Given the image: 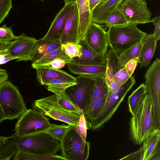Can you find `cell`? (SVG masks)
Returning <instances> with one entry per match:
<instances>
[{"instance_id": "cell-1", "label": "cell", "mask_w": 160, "mask_h": 160, "mask_svg": "<svg viewBox=\"0 0 160 160\" xmlns=\"http://www.w3.org/2000/svg\"><path fill=\"white\" fill-rule=\"evenodd\" d=\"M16 151L21 150L36 155L53 156L60 149V141L45 132L25 136L12 134L8 137Z\"/></svg>"}, {"instance_id": "cell-2", "label": "cell", "mask_w": 160, "mask_h": 160, "mask_svg": "<svg viewBox=\"0 0 160 160\" xmlns=\"http://www.w3.org/2000/svg\"><path fill=\"white\" fill-rule=\"evenodd\" d=\"M129 139L135 145H141L155 129L152 104L149 95L147 94L129 123Z\"/></svg>"}, {"instance_id": "cell-3", "label": "cell", "mask_w": 160, "mask_h": 160, "mask_svg": "<svg viewBox=\"0 0 160 160\" xmlns=\"http://www.w3.org/2000/svg\"><path fill=\"white\" fill-rule=\"evenodd\" d=\"M107 33L109 46L117 55L138 44L148 34L137 24L129 23L112 26Z\"/></svg>"}, {"instance_id": "cell-4", "label": "cell", "mask_w": 160, "mask_h": 160, "mask_svg": "<svg viewBox=\"0 0 160 160\" xmlns=\"http://www.w3.org/2000/svg\"><path fill=\"white\" fill-rule=\"evenodd\" d=\"M0 106L5 120L19 118L27 110L18 88L7 80L0 84Z\"/></svg>"}, {"instance_id": "cell-5", "label": "cell", "mask_w": 160, "mask_h": 160, "mask_svg": "<svg viewBox=\"0 0 160 160\" xmlns=\"http://www.w3.org/2000/svg\"><path fill=\"white\" fill-rule=\"evenodd\" d=\"M135 82V78L132 75L117 91H109L102 110L98 117L90 123L89 127L92 130L100 128L111 119Z\"/></svg>"}, {"instance_id": "cell-6", "label": "cell", "mask_w": 160, "mask_h": 160, "mask_svg": "<svg viewBox=\"0 0 160 160\" xmlns=\"http://www.w3.org/2000/svg\"><path fill=\"white\" fill-rule=\"evenodd\" d=\"M34 106L45 115L72 125L78 123L82 113L64 109L58 103V96L55 94L35 100Z\"/></svg>"}, {"instance_id": "cell-7", "label": "cell", "mask_w": 160, "mask_h": 160, "mask_svg": "<svg viewBox=\"0 0 160 160\" xmlns=\"http://www.w3.org/2000/svg\"><path fill=\"white\" fill-rule=\"evenodd\" d=\"M75 126L60 141L62 156L66 160H87L89 157L90 143L82 139L75 130Z\"/></svg>"}, {"instance_id": "cell-8", "label": "cell", "mask_w": 160, "mask_h": 160, "mask_svg": "<svg viewBox=\"0 0 160 160\" xmlns=\"http://www.w3.org/2000/svg\"><path fill=\"white\" fill-rule=\"evenodd\" d=\"M49 118L34 106L27 109L15 125L14 134L25 136L44 132L50 126Z\"/></svg>"}, {"instance_id": "cell-9", "label": "cell", "mask_w": 160, "mask_h": 160, "mask_svg": "<svg viewBox=\"0 0 160 160\" xmlns=\"http://www.w3.org/2000/svg\"><path fill=\"white\" fill-rule=\"evenodd\" d=\"M144 84L150 96L152 107L153 123L160 124V59L157 58L146 71Z\"/></svg>"}, {"instance_id": "cell-10", "label": "cell", "mask_w": 160, "mask_h": 160, "mask_svg": "<svg viewBox=\"0 0 160 160\" xmlns=\"http://www.w3.org/2000/svg\"><path fill=\"white\" fill-rule=\"evenodd\" d=\"M76 84L65 90L72 102L84 113L91 101L94 84V78L80 75L75 78Z\"/></svg>"}, {"instance_id": "cell-11", "label": "cell", "mask_w": 160, "mask_h": 160, "mask_svg": "<svg viewBox=\"0 0 160 160\" xmlns=\"http://www.w3.org/2000/svg\"><path fill=\"white\" fill-rule=\"evenodd\" d=\"M117 8L127 23L137 25L151 22L152 13L146 0H122Z\"/></svg>"}, {"instance_id": "cell-12", "label": "cell", "mask_w": 160, "mask_h": 160, "mask_svg": "<svg viewBox=\"0 0 160 160\" xmlns=\"http://www.w3.org/2000/svg\"><path fill=\"white\" fill-rule=\"evenodd\" d=\"M35 38L27 36L24 33L9 42L4 48L9 51L17 62L30 60V55L37 41Z\"/></svg>"}, {"instance_id": "cell-13", "label": "cell", "mask_w": 160, "mask_h": 160, "mask_svg": "<svg viewBox=\"0 0 160 160\" xmlns=\"http://www.w3.org/2000/svg\"><path fill=\"white\" fill-rule=\"evenodd\" d=\"M84 40L97 52L101 55H106L109 45L107 32L102 26L92 22Z\"/></svg>"}, {"instance_id": "cell-14", "label": "cell", "mask_w": 160, "mask_h": 160, "mask_svg": "<svg viewBox=\"0 0 160 160\" xmlns=\"http://www.w3.org/2000/svg\"><path fill=\"white\" fill-rule=\"evenodd\" d=\"M79 18L77 6L74 3L68 14L64 24L60 42L79 43Z\"/></svg>"}, {"instance_id": "cell-15", "label": "cell", "mask_w": 160, "mask_h": 160, "mask_svg": "<svg viewBox=\"0 0 160 160\" xmlns=\"http://www.w3.org/2000/svg\"><path fill=\"white\" fill-rule=\"evenodd\" d=\"M73 4L64 5L59 11L51 22L47 33L41 38L42 40L46 41H60L66 19Z\"/></svg>"}, {"instance_id": "cell-16", "label": "cell", "mask_w": 160, "mask_h": 160, "mask_svg": "<svg viewBox=\"0 0 160 160\" xmlns=\"http://www.w3.org/2000/svg\"><path fill=\"white\" fill-rule=\"evenodd\" d=\"M142 143V160H160V129H154Z\"/></svg>"}, {"instance_id": "cell-17", "label": "cell", "mask_w": 160, "mask_h": 160, "mask_svg": "<svg viewBox=\"0 0 160 160\" xmlns=\"http://www.w3.org/2000/svg\"><path fill=\"white\" fill-rule=\"evenodd\" d=\"M81 55L72 58L71 62L96 65H106V55H100L93 49L85 40L80 41Z\"/></svg>"}, {"instance_id": "cell-18", "label": "cell", "mask_w": 160, "mask_h": 160, "mask_svg": "<svg viewBox=\"0 0 160 160\" xmlns=\"http://www.w3.org/2000/svg\"><path fill=\"white\" fill-rule=\"evenodd\" d=\"M79 18L78 36L79 41L85 39L90 24L92 22L89 0H77L76 2Z\"/></svg>"}, {"instance_id": "cell-19", "label": "cell", "mask_w": 160, "mask_h": 160, "mask_svg": "<svg viewBox=\"0 0 160 160\" xmlns=\"http://www.w3.org/2000/svg\"><path fill=\"white\" fill-rule=\"evenodd\" d=\"M35 69L37 79L42 85L46 81L53 79L76 81V78L67 72L60 69L53 68L48 66L40 67Z\"/></svg>"}, {"instance_id": "cell-20", "label": "cell", "mask_w": 160, "mask_h": 160, "mask_svg": "<svg viewBox=\"0 0 160 160\" xmlns=\"http://www.w3.org/2000/svg\"><path fill=\"white\" fill-rule=\"evenodd\" d=\"M122 0H107L102 4L97 5L91 13L92 22L100 25L105 24L108 16Z\"/></svg>"}, {"instance_id": "cell-21", "label": "cell", "mask_w": 160, "mask_h": 160, "mask_svg": "<svg viewBox=\"0 0 160 160\" xmlns=\"http://www.w3.org/2000/svg\"><path fill=\"white\" fill-rule=\"evenodd\" d=\"M143 43L139 57L138 63L141 68L150 63L157 47V41L153 33L148 34L142 40Z\"/></svg>"}, {"instance_id": "cell-22", "label": "cell", "mask_w": 160, "mask_h": 160, "mask_svg": "<svg viewBox=\"0 0 160 160\" xmlns=\"http://www.w3.org/2000/svg\"><path fill=\"white\" fill-rule=\"evenodd\" d=\"M68 70L75 74L84 75L94 78L105 74L106 65H100L70 62L67 64Z\"/></svg>"}, {"instance_id": "cell-23", "label": "cell", "mask_w": 160, "mask_h": 160, "mask_svg": "<svg viewBox=\"0 0 160 160\" xmlns=\"http://www.w3.org/2000/svg\"><path fill=\"white\" fill-rule=\"evenodd\" d=\"M61 44L59 41H46L41 38L38 40L30 55V61L32 63L59 48Z\"/></svg>"}, {"instance_id": "cell-24", "label": "cell", "mask_w": 160, "mask_h": 160, "mask_svg": "<svg viewBox=\"0 0 160 160\" xmlns=\"http://www.w3.org/2000/svg\"><path fill=\"white\" fill-rule=\"evenodd\" d=\"M147 94L144 84L143 83L133 90L129 96L128 108L132 115L134 114Z\"/></svg>"}, {"instance_id": "cell-25", "label": "cell", "mask_w": 160, "mask_h": 160, "mask_svg": "<svg viewBox=\"0 0 160 160\" xmlns=\"http://www.w3.org/2000/svg\"><path fill=\"white\" fill-rule=\"evenodd\" d=\"M142 40L138 44L132 46L122 53L117 55V69H119L123 67L130 60L138 58L142 48Z\"/></svg>"}, {"instance_id": "cell-26", "label": "cell", "mask_w": 160, "mask_h": 160, "mask_svg": "<svg viewBox=\"0 0 160 160\" xmlns=\"http://www.w3.org/2000/svg\"><path fill=\"white\" fill-rule=\"evenodd\" d=\"M117 54L110 48L106 55V72L105 78L108 86L112 81L117 71Z\"/></svg>"}, {"instance_id": "cell-27", "label": "cell", "mask_w": 160, "mask_h": 160, "mask_svg": "<svg viewBox=\"0 0 160 160\" xmlns=\"http://www.w3.org/2000/svg\"><path fill=\"white\" fill-rule=\"evenodd\" d=\"M76 81H70L60 79H53L48 80L43 85L46 86L48 90L57 95L64 91L69 87L76 84Z\"/></svg>"}, {"instance_id": "cell-28", "label": "cell", "mask_w": 160, "mask_h": 160, "mask_svg": "<svg viewBox=\"0 0 160 160\" xmlns=\"http://www.w3.org/2000/svg\"><path fill=\"white\" fill-rule=\"evenodd\" d=\"M107 97L97 99L91 98L90 103L84 113L91 122L96 118L100 113L104 105Z\"/></svg>"}, {"instance_id": "cell-29", "label": "cell", "mask_w": 160, "mask_h": 160, "mask_svg": "<svg viewBox=\"0 0 160 160\" xmlns=\"http://www.w3.org/2000/svg\"><path fill=\"white\" fill-rule=\"evenodd\" d=\"M16 152L8 137L0 136V160H9Z\"/></svg>"}, {"instance_id": "cell-30", "label": "cell", "mask_w": 160, "mask_h": 160, "mask_svg": "<svg viewBox=\"0 0 160 160\" xmlns=\"http://www.w3.org/2000/svg\"><path fill=\"white\" fill-rule=\"evenodd\" d=\"M95 84L92 98L97 99L107 97L109 92V88L106 82L105 75L94 78Z\"/></svg>"}, {"instance_id": "cell-31", "label": "cell", "mask_w": 160, "mask_h": 160, "mask_svg": "<svg viewBox=\"0 0 160 160\" xmlns=\"http://www.w3.org/2000/svg\"><path fill=\"white\" fill-rule=\"evenodd\" d=\"M64 52V51L61 46L32 63L31 67L35 69L40 67L49 65L54 59L60 56Z\"/></svg>"}, {"instance_id": "cell-32", "label": "cell", "mask_w": 160, "mask_h": 160, "mask_svg": "<svg viewBox=\"0 0 160 160\" xmlns=\"http://www.w3.org/2000/svg\"><path fill=\"white\" fill-rule=\"evenodd\" d=\"M65 160L62 156L57 155L56 156H42L35 155L23 152L21 150L16 151L13 160Z\"/></svg>"}, {"instance_id": "cell-33", "label": "cell", "mask_w": 160, "mask_h": 160, "mask_svg": "<svg viewBox=\"0 0 160 160\" xmlns=\"http://www.w3.org/2000/svg\"><path fill=\"white\" fill-rule=\"evenodd\" d=\"M73 126L71 125H66L64 124L57 125L52 123L51 124L50 128L44 132L52 135L60 142L63 139L68 131Z\"/></svg>"}, {"instance_id": "cell-34", "label": "cell", "mask_w": 160, "mask_h": 160, "mask_svg": "<svg viewBox=\"0 0 160 160\" xmlns=\"http://www.w3.org/2000/svg\"><path fill=\"white\" fill-rule=\"evenodd\" d=\"M58 102L64 109L67 110L82 113V112L72 102L65 91L57 94Z\"/></svg>"}, {"instance_id": "cell-35", "label": "cell", "mask_w": 160, "mask_h": 160, "mask_svg": "<svg viewBox=\"0 0 160 160\" xmlns=\"http://www.w3.org/2000/svg\"><path fill=\"white\" fill-rule=\"evenodd\" d=\"M127 23L123 15L116 8L108 16L105 26L106 29L112 26L120 25Z\"/></svg>"}, {"instance_id": "cell-36", "label": "cell", "mask_w": 160, "mask_h": 160, "mask_svg": "<svg viewBox=\"0 0 160 160\" xmlns=\"http://www.w3.org/2000/svg\"><path fill=\"white\" fill-rule=\"evenodd\" d=\"M61 46L65 54L72 58L81 55V46L79 43L68 42L62 44Z\"/></svg>"}, {"instance_id": "cell-37", "label": "cell", "mask_w": 160, "mask_h": 160, "mask_svg": "<svg viewBox=\"0 0 160 160\" xmlns=\"http://www.w3.org/2000/svg\"><path fill=\"white\" fill-rule=\"evenodd\" d=\"M17 37L13 34L12 27H7L5 24L0 27V42L7 44Z\"/></svg>"}, {"instance_id": "cell-38", "label": "cell", "mask_w": 160, "mask_h": 160, "mask_svg": "<svg viewBox=\"0 0 160 160\" xmlns=\"http://www.w3.org/2000/svg\"><path fill=\"white\" fill-rule=\"evenodd\" d=\"M72 58L67 55L65 52L60 56L54 59L48 65L53 68L60 69L66 64L71 62Z\"/></svg>"}, {"instance_id": "cell-39", "label": "cell", "mask_w": 160, "mask_h": 160, "mask_svg": "<svg viewBox=\"0 0 160 160\" xmlns=\"http://www.w3.org/2000/svg\"><path fill=\"white\" fill-rule=\"evenodd\" d=\"M88 123L85 115L82 112L78 123L75 126V129L85 141H86Z\"/></svg>"}, {"instance_id": "cell-40", "label": "cell", "mask_w": 160, "mask_h": 160, "mask_svg": "<svg viewBox=\"0 0 160 160\" xmlns=\"http://www.w3.org/2000/svg\"><path fill=\"white\" fill-rule=\"evenodd\" d=\"M12 6V0H0V24L8 16Z\"/></svg>"}, {"instance_id": "cell-41", "label": "cell", "mask_w": 160, "mask_h": 160, "mask_svg": "<svg viewBox=\"0 0 160 160\" xmlns=\"http://www.w3.org/2000/svg\"><path fill=\"white\" fill-rule=\"evenodd\" d=\"M131 77L127 71L125 67L119 69L113 78L112 81L122 85Z\"/></svg>"}, {"instance_id": "cell-42", "label": "cell", "mask_w": 160, "mask_h": 160, "mask_svg": "<svg viewBox=\"0 0 160 160\" xmlns=\"http://www.w3.org/2000/svg\"><path fill=\"white\" fill-rule=\"evenodd\" d=\"M14 59L8 49H0V65L4 64Z\"/></svg>"}, {"instance_id": "cell-43", "label": "cell", "mask_w": 160, "mask_h": 160, "mask_svg": "<svg viewBox=\"0 0 160 160\" xmlns=\"http://www.w3.org/2000/svg\"><path fill=\"white\" fill-rule=\"evenodd\" d=\"M152 22L154 27L153 33L156 40H159L160 39V17H155L151 19Z\"/></svg>"}, {"instance_id": "cell-44", "label": "cell", "mask_w": 160, "mask_h": 160, "mask_svg": "<svg viewBox=\"0 0 160 160\" xmlns=\"http://www.w3.org/2000/svg\"><path fill=\"white\" fill-rule=\"evenodd\" d=\"M138 63V58L130 60L124 66L129 75H132Z\"/></svg>"}, {"instance_id": "cell-45", "label": "cell", "mask_w": 160, "mask_h": 160, "mask_svg": "<svg viewBox=\"0 0 160 160\" xmlns=\"http://www.w3.org/2000/svg\"><path fill=\"white\" fill-rule=\"evenodd\" d=\"M120 160H142V147L135 152L126 156Z\"/></svg>"}, {"instance_id": "cell-46", "label": "cell", "mask_w": 160, "mask_h": 160, "mask_svg": "<svg viewBox=\"0 0 160 160\" xmlns=\"http://www.w3.org/2000/svg\"><path fill=\"white\" fill-rule=\"evenodd\" d=\"M121 85L114 81H112L108 86L109 91L112 92H116L118 90Z\"/></svg>"}, {"instance_id": "cell-47", "label": "cell", "mask_w": 160, "mask_h": 160, "mask_svg": "<svg viewBox=\"0 0 160 160\" xmlns=\"http://www.w3.org/2000/svg\"><path fill=\"white\" fill-rule=\"evenodd\" d=\"M8 78V75L7 71L0 68V84L3 82L7 80Z\"/></svg>"}, {"instance_id": "cell-48", "label": "cell", "mask_w": 160, "mask_h": 160, "mask_svg": "<svg viewBox=\"0 0 160 160\" xmlns=\"http://www.w3.org/2000/svg\"><path fill=\"white\" fill-rule=\"evenodd\" d=\"M100 1V0H89V8L91 13L93 8Z\"/></svg>"}, {"instance_id": "cell-49", "label": "cell", "mask_w": 160, "mask_h": 160, "mask_svg": "<svg viewBox=\"0 0 160 160\" xmlns=\"http://www.w3.org/2000/svg\"><path fill=\"white\" fill-rule=\"evenodd\" d=\"M4 120H5V117L0 106V124L1 122Z\"/></svg>"}, {"instance_id": "cell-50", "label": "cell", "mask_w": 160, "mask_h": 160, "mask_svg": "<svg viewBox=\"0 0 160 160\" xmlns=\"http://www.w3.org/2000/svg\"><path fill=\"white\" fill-rule=\"evenodd\" d=\"M77 0H63L65 5L70 4H73L75 3Z\"/></svg>"}, {"instance_id": "cell-51", "label": "cell", "mask_w": 160, "mask_h": 160, "mask_svg": "<svg viewBox=\"0 0 160 160\" xmlns=\"http://www.w3.org/2000/svg\"><path fill=\"white\" fill-rule=\"evenodd\" d=\"M7 44L3 43L0 42V49L4 48L5 46Z\"/></svg>"}, {"instance_id": "cell-52", "label": "cell", "mask_w": 160, "mask_h": 160, "mask_svg": "<svg viewBox=\"0 0 160 160\" xmlns=\"http://www.w3.org/2000/svg\"><path fill=\"white\" fill-rule=\"evenodd\" d=\"M107 0H100L99 2L98 3L97 5H100L102 3H104Z\"/></svg>"}, {"instance_id": "cell-53", "label": "cell", "mask_w": 160, "mask_h": 160, "mask_svg": "<svg viewBox=\"0 0 160 160\" xmlns=\"http://www.w3.org/2000/svg\"><path fill=\"white\" fill-rule=\"evenodd\" d=\"M40 0V1H45V0Z\"/></svg>"}, {"instance_id": "cell-54", "label": "cell", "mask_w": 160, "mask_h": 160, "mask_svg": "<svg viewBox=\"0 0 160 160\" xmlns=\"http://www.w3.org/2000/svg\"></svg>"}]
</instances>
